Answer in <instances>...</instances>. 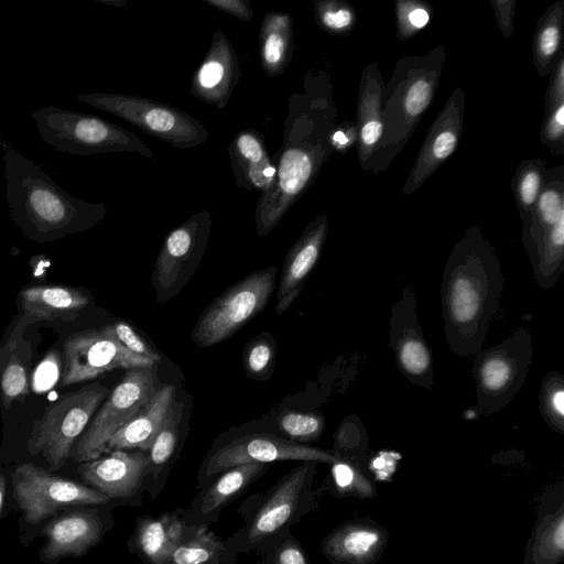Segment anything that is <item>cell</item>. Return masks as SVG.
Segmentation results:
<instances>
[{"instance_id": "6da1fadb", "label": "cell", "mask_w": 564, "mask_h": 564, "mask_svg": "<svg viewBox=\"0 0 564 564\" xmlns=\"http://www.w3.org/2000/svg\"><path fill=\"white\" fill-rule=\"evenodd\" d=\"M505 278L495 251L469 238L454 249L441 284L444 334L459 357L477 355L502 296Z\"/></svg>"}, {"instance_id": "7a4b0ae2", "label": "cell", "mask_w": 564, "mask_h": 564, "mask_svg": "<svg viewBox=\"0 0 564 564\" xmlns=\"http://www.w3.org/2000/svg\"><path fill=\"white\" fill-rule=\"evenodd\" d=\"M9 216L35 242L85 231L101 220L102 204L84 202L59 187L41 166L0 138Z\"/></svg>"}, {"instance_id": "3957f363", "label": "cell", "mask_w": 564, "mask_h": 564, "mask_svg": "<svg viewBox=\"0 0 564 564\" xmlns=\"http://www.w3.org/2000/svg\"><path fill=\"white\" fill-rule=\"evenodd\" d=\"M315 462H302L269 489L249 496L237 509L241 527L225 540L235 553L254 552L274 533L299 523L317 508L318 491L313 489Z\"/></svg>"}, {"instance_id": "277c9868", "label": "cell", "mask_w": 564, "mask_h": 564, "mask_svg": "<svg viewBox=\"0 0 564 564\" xmlns=\"http://www.w3.org/2000/svg\"><path fill=\"white\" fill-rule=\"evenodd\" d=\"M109 394L107 387L93 382L48 404L32 426L29 453L42 455L50 471L63 467L75 443Z\"/></svg>"}, {"instance_id": "5b68a950", "label": "cell", "mask_w": 564, "mask_h": 564, "mask_svg": "<svg viewBox=\"0 0 564 564\" xmlns=\"http://www.w3.org/2000/svg\"><path fill=\"white\" fill-rule=\"evenodd\" d=\"M276 274L275 267L258 270L217 296L192 329L195 345L207 348L219 344L259 315L275 289Z\"/></svg>"}, {"instance_id": "8992f818", "label": "cell", "mask_w": 564, "mask_h": 564, "mask_svg": "<svg viewBox=\"0 0 564 564\" xmlns=\"http://www.w3.org/2000/svg\"><path fill=\"white\" fill-rule=\"evenodd\" d=\"M532 352L531 332L520 327L510 337L477 354L475 380L479 413L490 415L513 400L528 377Z\"/></svg>"}, {"instance_id": "52a82bcc", "label": "cell", "mask_w": 564, "mask_h": 564, "mask_svg": "<svg viewBox=\"0 0 564 564\" xmlns=\"http://www.w3.org/2000/svg\"><path fill=\"white\" fill-rule=\"evenodd\" d=\"M156 369H128L116 388L99 406L70 458L83 463L101 456L109 440L124 426L159 390Z\"/></svg>"}, {"instance_id": "ba28073f", "label": "cell", "mask_w": 564, "mask_h": 564, "mask_svg": "<svg viewBox=\"0 0 564 564\" xmlns=\"http://www.w3.org/2000/svg\"><path fill=\"white\" fill-rule=\"evenodd\" d=\"M12 494L24 520L39 524L66 507L118 506L86 484L54 475L31 463L18 465L11 475Z\"/></svg>"}, {"instance_id": "9c48e42d", "label": "cell", "mask_w": 564, "mask_h": 564, "mask_svg": "<svg viewBox=\"0 0 564 564\" xmlns=\"http://www.w3.org/2000/svg\"><path fill=\"white\" fill-rule=\"evenodd\" d=\"M336 459L332 451L295 443L274 434H245L209 451L198 469L196 488L200 489L223 471L238 465H269L283 460L333 464Z\"/></svg>"}, {"instance_id": "30bf717a", "label": "cell", "mask_w": 564, "mask_h": 564, "mask_svg": "<svg viewBox=\"0 0 564 564\" xmlns=\"http://www.w3.org/2000/svg\"><path fill=\"white\" fill-rule=\"evenodd\" d=\"M32 118L41 140L58 152L88 155L126 145V134L97 117L44 106L33 111Z\"/></svg>"}, {"instance_id": "8fae6325", "label": "cell", "mask_w": 564, "mask_h": 564, "mask_svg": "<svg viewBox=\"0 0 564 564\" xmlns=\"http://www.w3.org/2000/svg\"><path fill=\"white\" fill-rule=\"evenodd\" d=\"M61 384L66 387L95 379L115 369L151 368L158 362L126 349L107 325L70 335L63 345Z\"/></svg>"}, {"instance_id": "7c38bea8", "label": "cell", "mask_w": 564, "mask_h": 564, "mask_svg": "<svg viewBox=\"0 0 564 564\" xmlns=\"http://www.w3.org/2000/svg\"><path fill=\"white\" fill-rule=\"evenodd\" d=\"M148 463V452L116 449L80 463L77 471L87 486L117 505L141 506Z\"/></svg>"}, {"instance_id": "4fadbf2b", "label": "cell", "mask_w": 564, "mask_h": 564, "mask_svg": "<svg viewBox=\"0 0 564 564\" xmlns=\"http://www.w3.org/2000/svg\"><path fill=\"white\" fill-rule=\"evenodd\" d=\"M389 329V347L403 376L413 384L431 390L433 358L419 323L416 295L411 286H405L393 304Z\"/></svg>"}, {"instance_id": "5bb4252c", "label": "cell", "mask_w": 564, "mask_h": 564, "mask_svg": "<svg viewBox=\"0 0 564 564\" xmlns=\"http://www.w3.org/2000/svg\"><path fill=\"white\" fill-rule=\"evenodd\" d=\"M111 506L77 507L51 520L44 528L46 541L40 558L54 564L64 557H79L99 544L113 527Z\"/></svg>"}, {"instance_id": "9a60e30c", "label": "cell", "mask_w": 564, "mask_h": 564, "mask_svg": "<svg viewBox=\"0 0 564 564\" xmlns=\"http://www.w3.org/2000/svg\"><path fill=\"white\" fill-rule=\"evenodd\" d=\"M269 470L268 464H245L231 467L198 489L188 508L186 521L192 525L209 528L218 521L221 511L240 497Z\"/></svg>"}, {"instance_id": "2e32d148", "label": "cell", "mask_w": 564, "mask_h": 564, "mask_svg": "<svg viewBox=\"0 0 564 564\" xmlns=\"http://www.w3.org/2000/svg\"><path fill=\"white\" fill-rule=\"evenodd\" d=\"M203 248L187 228L174 230L156 258L151 281L154 297L164 304L189 282L200 261Z\"/></svg>"}, {"instance_id": "e0dca14e", "label": "cell", "mask_w": 564, "mask_h": 564, "mask_svg": "<svg viewBox=\"0 0 564 564\" xmlns=\"http://www.w3.org/2000/svg\"><path fill=\"white\" fill-rule=\"evenodd\" d=\"M388 536L387 530L372 520H350L328 533L321 549L332 564H376Z\"/></svg>"}, {"instance_id": "ac0fdd59", "label": "cell", "mask_w": 564, "mask_h": 564, "mask_svg": "<svg viewBox=\"0 0 564 564\" xmlns=\"http://www.w3.org/2000/svg\"><path fill=\"white\" fill-rule=\"evenodd\" d=\"M185 508L163 511L159 516H139L127 543L130 553L144 564H167L170 553L191 528Z\"/></svg>"}, {"instance_id": "d6986e66", "label": "cell", "mask_w": 564, "mask_h": 564, "mask_svg": "<svg viewBox=\"0 0 564 564\" xmlns=\"http://www.w3.org/2000/svg\"><path fill=\"white\" fill-rule=\"evenodd\" d=\"M23 317L32 321H73L90 304V293L70 285L35 284L19 292Z\"/></svg>"}, {"instance_id": "ffe728a7", "label": "cell", "mask_w": 564, "mask_h": 564, "mask_svg": "<svg viewBox=\"0 0 564 564\" xmlns=\"http://www.w3.org/2000/svg\"><path fill=\"white\" fill-rule=\"evenodd\" d=\"M175 400L173 384L160 387L140 411L109 440L104 454L116 449L149 452Z\"/></svg>"}, {"instance_id": "44dd1931", "label": "cell", "mask_w": 564, "mask_h": 564, "mask_svg": "<svg viewBox=\"0 0 564 564\" xmlns=\"http://www.w3.org/2000/svg\"><path fill=\"white\" fill-rule=\"evenodd\" d=\"M547 494L527 546L524 564H558L564 557L563 494Z\"/></svg>"}, {"instance_id": "7402d4cb", "label": "cell", "mask_w": 564, "mask_h": 564, "mask_svg": "<svg viewBox=\"0 0 564 564\" xmlns=\"http://www.w3.org/2000/svg\"><path fill=\"white\" fill-rule=\"evenodd\" d=\"M323 238L324 231L317 229L303 237L285 257L278 284L276 314H283L299 297L318 260Z\"/></svg>"}, {"instance_id": "603a6c76", "label": "cell", "mask_w": 564, "mask_h": 564, "mask_svg": "<svg viewBox=\"0 0 564 564\" xmlns=\"http://www.w3.org/2000/svg\"><path fill=\"white\" fill-rule=\"evenodd\" d=\"M182 413L183 405L175 400L148 452L145 494L151 499L156 498L163 490L170 471L178 457L182 446Z\"/></svg>"}, {"instance_id": "cb8c5ba5", "label": "cell", "mask_w": 564, "mask_h": 564, "mask_svg": "<svg viewBox=\"0 0 564 564\" xmlns=\"http://www.w3.org/2000/svg\"><path fill=\"white\" fill-rule=\"evenodd\" d=\"M0 405L8 411L30 393L31 347L13 337L1 347Z\"/></svg>"}, {"instance_id": "d4e9b609", "label": "cell", "mask_w": 564, "mask_h": 564, "mask_svg": "<svg viewBox=\"0 0 564 564\" xmlns=\"http://www.w3.org/2000/svg\"><path fill=\"white\" fill-rule=\"evenodd\" d=\"M237 555L207 527L191 525L173 547L167 564H221Z\"/></svg>"}, {"instance_id": "484cf974", "label": "cell", "mask_w": 564, "mask_h": 564, "mask_svg": "<svg viewBox=\"0 0 564 564\" xmlns=\"http://www.w3.org/2000/svg\"><path fill=\"white\" fill-rule=\"evenodd\" d=\"M329 465L330 470L323 484L324 489L338 497H375L376 489L370 479L361 471V468L339 457Z\"/></svg>"}, {"instance_id": "4316f807", "label": "cell", "mask_w": 564, "mask_h": 564, "mask_svg": "<svg viewBox=\"0 0 564 564\" xmlns=\"http://www.w3.org/2000/svg\"><path fill=\"white\" fill-rule=\"evenodd\" d=\"M258 564H311L300 541L283 529L263 541L254 551Z\"/></svg>"}, {"instance_id": "83f0119b", "label": "cell", "mask_w": 564, "mask_h": 564, "mask_svg": "<svg viewBox=\"0 0 564 564\" xmlns=\"http://www.w3.org/2000/svg\"><path fill=\"white\" fill-rule=\"evenodd\" d=\"M243 368L247 376L254 380H267L271 377L276 360V344L272 334L264 332L243 348Z\"/></svg>"}, {"instance_id": "f1b7e54d", "label": "cell", "mask_w": 564, "mask_h": 564, "mask_svg": "<svg viewBox=\"0 0 564 564\" xmlns=\"http://www.w3.org/2000/svg\"><path fill=\"white\" fill-rule=\"evenodd\" d=\"M278 422L284 438L300 444L318 441L325 429V419L318 412L288 410L279 416Z\"/></svg>"}, {"instance_id": "f546056e", "label": "cell", "mask_w": 564, "mask_h": 564, "mask_svg": "<svg viewBox=\"0 0 564 564\" xmlns=\"http://www.w3.org/2000/svg\"><path fill=\"white\" fill-rule=\"evenodd\" d=\"M539 406L545 423L564 434V379L561 372L551 371L542 380Z\"/></svg>"}, {"instance_id": "4dcf8cb0", "label": "cell", "mask_w": 564, "mask_h": 564, "mask_svg": "<svg viewBox=\"0 0 564 564\" xmlns=\"http://www.w3.org/2000/svg\"><path fill=\"white\" fill-rule=\"evenodd\" d=\"M312 164L308 156L300 150L284 153L280 165V186L288 194H296L310 177Z\"/></svg>"}, {"instance_id": "1f68e13d", "label": "cell", "mask_w": 564, "mask_h": 564, "mask_svg": "<svg viewBox=\"0 0 564 564\" xmlns=\"http://www.w3.org/2000/svg\"><path fill=\"white\" fill-rule=\"evenodd\" d=\"M106 325L115 338L130 352L155 362L161 361V356L155 348L145 341L128 322L117 321Z\"/></svg>"}, {"instance_id": "d6a6232c", "label": "cell", "mask_w": 564, "mask_h": 564, "mask_svg": "<svg viewBox=\"0 0 564 564\" xmlns=\"http://www.w3.org/2000/svg\"><path fill=\"white\" fill-rule=\"evenodd\" d=\"M431 85L423 79L414 82L405 97V109L411 116H417L426 108L431 100Z\"/></svg>"}, {"instance_id": "836d02e7", "label": "cell", "mask_w": 564, "mask_h": 564, "mask_svg": "<svg viewBox=\"0 0 564 564\" xmlns=\"http://www.w3.org/2000/svg\"><path fill=\"white\" fill-rule=\"evenodd\" d=\"M147 124L154 131L165 132L173 128L174 117L163 109H153L145 117Z\"/></svg>"}, {"instance_id": "e575fe53", "label": "cell", "mask_w": 564, "mask_h": 564, "mask_svg": "<svg viewBox=\"0 0 564 564\" xmlns=\"http://www.w3.org/2000/svg\"><path fill=\"white\" fill-rule=\"evenodd\" d=\"M457 143V137L452 131L440 133L433 144V154L436 159L442 160L452 154Z\"/></svg>"}, {"instance_id": "d590c367", "label": "cell", "mask_w": 564, "mask_h": 564, "mask_svg": "<svg viewBox=\"0 0 564 564\" xmlns=\"http://www.w3.org/2000/svg\"><path fill=\"white\" fill-rule=\"evenodd\" d=\"M540 177L535 172L527 173L520 183V196L524 204L531 205L538 194Z\"/></svg>"}, {"instance_id": "8d00e7d4", "label": "cell", "mask_w": 564, "mask_h": 564, "mask_svg": "<svg viewBox=\"0 0 564 564\" xmlns=\"http://www.w3.org/2000/svg\"><path fill=\"white\" fill-rule=\"evenodd\" d=\"M560 41V31L556 25H551L545 28L539 40V47L543 55L550 56L552 55L558 45Z\"/></svg>"}, {"instance_id": "74e56055", "label": "cell", "mask_w": 564, "mask_h": 564, "mask_svg": "<svg viewBox=\"0 0 564 564\" xmlns=\"http://www.w3.org/2000/svg\"><path fill=\"white\" fill-rule=\"evenodd\" d=\"M224 75V67L217 62L204 64L199 72V83L207 88L218 84Z\"/></svg>"}, {"instance_id": "f35d334b", "label": "cell", "mask_w": 564, "mask_h": 564, "mask_svg": "<svg viewBox=\"0 0 564 564\" xmlns=\"http://www.w3.org/2000/svg\"><path fill=\"white\" fill-rule=\"evenodd\" d=\"M238 148L240 152L252 162H258L261 159V147L256 139L251 135L243 134L239 138Z\"/></svg>"}, {"instance_id": "ab89813d", "label": "cell", "mask_w": 564, "mask_h": 564, "mask_svg": "<svg viewBox=\"0 0 564 564\" xmlns=\"http://www.w3.org/2000/svg\"><path fill=\"white\" fill-rule=\"evenodd\" d=\"M323 20L326 25L334 29H343L348 26L352 21V15L347 9L337 11H328L324 14Z\"/></svg>"}, {"instance_id": "60d3db41", "label": "cell", "mask_w": 564, "mask_h": 564, "mask_svg": "<svg viewBox=\"0 0 564 564\" xmlns=\"http://www.w3.org/2000/svg\"><path fill=\"white\" fill-rule=\"evenodd\" d=\"M283 52V42L282 40L276 35L272 34L267 39L265 46H264V56L267 62L274 64L276 63Z\"/></svg>"}, {"instance_id": "b9f144b4", "label": "cell", "mask_w": 564, "mask_h": 564, "mask_svg": "<svg viewBox=\"0 0 564 564\" xmlns=\"http://www.w3.org/2000/svg\"><path fill=\"white\" fill-rule=\"evenodd\" d=\"M382 133V123L377 120L368 121L361 129V139L366 145L378 141Z\"/></svg>"}, {"instance_id": "7bdbcfd3", "label": "cell", "mask_w": 564, "mask_h": 564, "mask_svg": "<svg viewBox=\"0 0 564 564\" xmlns=\"http://www.w3.org/2000/svg\"><path fill=\"white\" fill-rule=\"evenodd\" d=\"M408 19L414 28L421 29L427 24L430 15L425 9L417 8L409 13Z\"/></svg>"}, {"instance_id": "ee69618b", "label": "cell", "mask_w": 564, "mask_h": 564, "mask_svg": "<svg viewBox=\"0 0 564 564\" xmlns=\"http://www.w3.org/2000/svg\"><path fill=\"white\" fill-rule=\"evenodd\" d=\"M36 259V264L33 265V274L35 276L37 275H45L44 271L47 270L48 265H50V260L46 259L45 257H42L41 260H37Z\"/></svg>"}, {"instance_id": "f6af8a7d", "label": "cell", "mask_w": 564, "mask_h": 564, "mask_svg": "<svg viewBox=\"0 0 564 564\" xmlns=\"http://www.w3.org/2000/svg\"><path fill=\"white\" fill-rule=\"evenodd\" d=\"M553 123H554V130L560 133L564 126V106L563 105H561L557 108V110L555 111Z\"/></svg>"}, {"instance_id": "bcb514c9", "label": "cell", "mask_w": 564, "mask_h": 564, "mask_svg": "<svg viewBox=\"0 0 564 564\" xmlns=\"http://www.w3.org/2000/svg\"><path fill=\"white\" fill-rule=\"evenodd\" d=\"M4 494H6V478L3 475H0V514L2 511V507H3Z\"/></svg>"}, {"instance_id": "7dc6e473", "label": "cell", "mask_w": 564, "mask_h": 564, "mask_svg": "<svg viewBox=\"0 0 564 564\" xmlns=\"http://www.w3.org/2000/svg\"><path fill=\"white\" fill-rule=\"evenodd\" d=\"M334 140L340 144H344L347 142V137L343 132L338 131L334 134Z\"/></svg>"}, {"instance_id": "c3c4849f", "label": "cell", "mask_w": 564, "mask_h": 564, "mask_svg": "<svg viewBox=\"0 0 564 564\" xmlns=\"http://www.w3.org/2000/svg\"><path fill=\"white\" fill-rule=\"evenodd\" d=\"M275 173V169L273 166H268L263 170V174L265 177H272Z\"/></svg>"}, {"instance_id": "681fc988", "label": "cell", "mask_w": 564, "mask_h": 564, "mask_svg": "<svg viewBox=\"0 0 564 564\" xmlns=\"http://www.w3.org/2000/svg\"><path fill=\"white\" fill-rule=\"evenodd\" d=\"M221 564H237V557H230L223 562Z\"/></svg>"}, {"instance_id": "f907efd6", "label": "cell", "mask_w": 564, "mask_h": 564, "mask_svg": "<svg viewBox=\"0 0 564 564\" xmlns=\"http://www.w3.org/2000/svg\"><path fill=\"white\" fill-rule=\"evenodd\" d=\"M1 357H2V355H1V346H0V367H1Z\"/></svg>"}]
</instances>
